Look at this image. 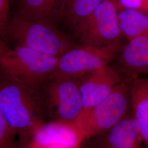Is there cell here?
<instances>
[{"label":"cell","mask_w":148,"mask_h":148,"mask_svg":"<svg viewBox=\"0 0 148 148\" xmlns=\"http://www.w3.org/2000/svg\"><path fill=\"white\" fill-rule=\"evenodd\" d=\"M0 110L19 148L28 145L47 116L41 85H27L0 71Z\"/></svg>","instance_id":"obj_1"},{"label":"cell","mask_w":148,"mask_h":148,"mask_svg":"<svg viewBox=\"0 0 148 148\" xmlns=\"http://www.w3.org/2000/svg\"><path fill=\"white\" fill-rule=\"evenodd\" d=\"M5 34L17 45L55 57H60L77 46L59 31L52 21L29 18L18 13L9 20Z\"/></svg>","instance_id":"obj_2"},{"label":"cell","mask_w":148,"mask_h":148,"mask_svg":"<svg viewBox=\"0 0 148 148\" xmlns=\"http://www.w3.org/2000/svg\"><path fill=\"white\" fill-rule=\"evenodd\" d=\"M131 113L130 82L124 79L103 101L85 111L76 124L85 140L106 134Z\"/></svg>","instance_id":"obj_3"},{"label":"cell","mask_w":148,"mask_h":148,"mask_svg":"<svg viewBox=\"0 0 148 148\" xmlns=\"http://www.w3.org/2000/svg\"><path fill=\"white\" fill-rule=\"evenodd\" d=\"M59 57L16 45L0 57V71L27 85L39 86L55 73Z\"/></svg>","instance_id":"obj_4"},{"label":"cell","mask_w":148,"mask_h":148,"mask_svg":"<svg viewBox=\"0 0 148 148\" xmlns=\"http://www.w3.org/2000/svg\"><path fill=\"white\" fill-rule=\"evenodd\" d=\"M41 88L47 116L51 121L75 123L82 116L84 108L77 79L53 75Z\"/></svg>","instance_id":"obj_5"},{"label":"cell","mask_w":148,"mask_h":148,"mask_svg":"<svg viewBox=\"0 0 148 148\" xmlns=\"http://www.w3.org/2000/svg\"><path fill=\"white\" fill-rule=\"evenodd\" d=\"M114 0H104L74 32L82 45L95 47H120L123 35Z\"/></svg>","instance_id":"obj_6"},{"label":"cell","mask_w":148,"mask_h":148,"mask_svg":"<svg viewBox=\"0 0 148 148\" xmlns=\"http://www.w3.org/2000/svg\"><path fill=\"white\" fill-rule=\"evenodd\" d=\"M120 47H95L76 46L59 57L53 75L79 79L86 75L109 65Z\"/></svg>","instance_id":"obj_7"},{"label":"cell","mask_w":148,"mask_h":148,"mask_svg":"<svg viewBox=\"0 0 148 148\" xmlns=\"http://www.w3.org/2000/svg\"><path fill=\"white\" fill-rule=\"evenodd\" d=\"M79 80L84 111L103 101L123 79L116 69L109 65L86 75Z\"/></svg>","instance_id":"obj_8"},{"label":"cell","mask_w":148,"mask_h":148,"mask_svg":"<svg viewBox=\"0 0 148 148\" xmlns=\"http://www.w3.org/2000/svg\"><path fill=\"white\" fill-rule=\"evenodd\" d=\"M116 56V70L125 76L124 79L131 80L139 74H148V35L128 40Z\"/></svg>","instance_id":"obj_9"},{"label":"cell","mask_w":148,"mask_h":148,"mask_svg":"<svg viewBox=\"0 0 148 148\" xmlns=\"http://www.w3.org/2000/svg\"><path fill=\"white\" fill-rule=\"evenodd\" d=\"M84 140L76 123L53 120L43 123L35 133L30 143L38 145H57L77 148Z\"/></svg>","instance_id":"obj_10"},{"label":"cell","mask_w":148,"mask_h":148,"mask_svg":"<svg viewBox=\"0 0 148 148\" xmlns=\"http://www.w3.org/2000/svg\"><path fill=\"white\" fill-rule=\"evenodd\" d=\"M132 114L145 148H148V79L129 80Z\"/></svg>","instance_id":"obj_11"},{"label":"cell","mask_w":148,"mask_h":148,"mask_svg":"<svg viewBox=\"0 0 148 148\" xmlns=\"http://www.w3.org/2000/svg\"><path fill=\"white\" fill-rule=\"evenodd\" d=\"M106 148H145L132 113L104 135Z\"/></svg>","instance_id":"obj_12"},{"label":"cell","mask_w":148,"mask_h":148,"mask_svg":"<svg viewBox=\"0 0 148 148\" xmlns=\"http://www.w3.org/2000/svg\"><path fill=\"white\" fill-rule=\"evenodd\" d=\"M64 0H19L18 13L29 18L52 21L60 16Z\"/></svg>","instance_id":"obj_13"},{"label":"cell","mask_w":148,"mask_h":148,"mask_svg":"<svg viewBox=\"0 0 148 148\" xmlns=\"http://www.w3.org/2000/svg\"><path fill=\"white\" fill-rule=\"evenodd\" d=\"M122 34L130 40L148 35V14L143 11L124 8L117 14Z\"/></svg>","instance_id":"obj_14"},{"label":"cell","mask_w":148,"mask_h":148,"mask_svg":"<svg viewBox=\"0 0 148 148\" xmlns=\"http://www.w3.org/2000/svg\"><path fill=\"white\" fill-rule=\"evenodd\" d=\"M104 0H64L60 17L74 31Z\"/></svg>","instance_id":"obj_15"},{"label":"cell","mask_w":148,"mask_h":148,"mask_svg":"<svg viewBox=\"0 0 148 148\" xmlns=\"http://www.w3.org/2000/svg\"><path fill=\"white\" fill-rule=\"evenodd\" d=\"M0 148H19L17 137L7 123L1 110Z\"/></svg>","instance_id":"obj_16"},{"label":"cell","mask_w":148,"mask_h":148,"mask_svg":"<svg viewBox=\"0 0 148 148\" xmlns=\"http://www.w3.org/2000/svg\"><path fill=\"white\" fill-rule=\"evenodd\" d=\"M10 0H0V35L5 34V28L9 21Z\"/></svg>","instance_id":"obj_17"},{"label":"cell","mask_w":148,"mask_h":148,"mask_svg":"<svg viewBox=\"0 0 148 148\" xmlns=\"http://www.w3.org/2000/svg\"><path fill=\"white\" fill-rule=\"evenodd\" d=\"M122 5L126 8L143 11L148 14V0H120Z\"/></svg>","instance_id":"obj_18"},{"label":"cell","mask_w":148,"mask_h":148,"mask_svg":"<svg viewBox=\"0 0 148 148\" xmlns=\"http://www.w3.org/2000/svg\"><path fill=\"white\" fill-rule=\"evenodd\" d=\"M77 148H106L104 135L85 139Z\"/></svg>","instance_id":"obj_19"},{"label":"cell","mask_w":148,"mask_h":148,"mask_svg":"<svg viewBox=\"0 0 148 148\" xmlns=\"http://www.w3.org/2000/svg\"><path fill=\"white\" fill-rule=\"evenodd\" d=\"M30 148H67L60 145H38L30 143L29 144Z\"/></svg>","instance_id":"obj_20"},{"label":"cell","mask_w":148,"mask_h":148,"mask_svg":"<svg viewBox=\"0 0 148 148\" xmlns=\"http://www.w3.org/2000/svg\"><path fill=\"white\" fill-rule=\"evenodd\" d=\"M7 47L6 46L5 42L2 40L1 35H0V57L1 55L5 52V50L7 49Z\"/></svg>","instance_id":"obj_21"},{"label":"cell","mask_w":148,"mask_h":148,"mask_svg":"<svg viewBox=\"0 0 148 148\" xmlns=\"http://www.w3.org/2000/svg\"><path fill=\"white\" fill-rule=\"evenodd\" d=\"M30 148L29 147V145H27L26 147H23V148Z\"/></svg>","instance_id":"obj_22"}]
</instances>
